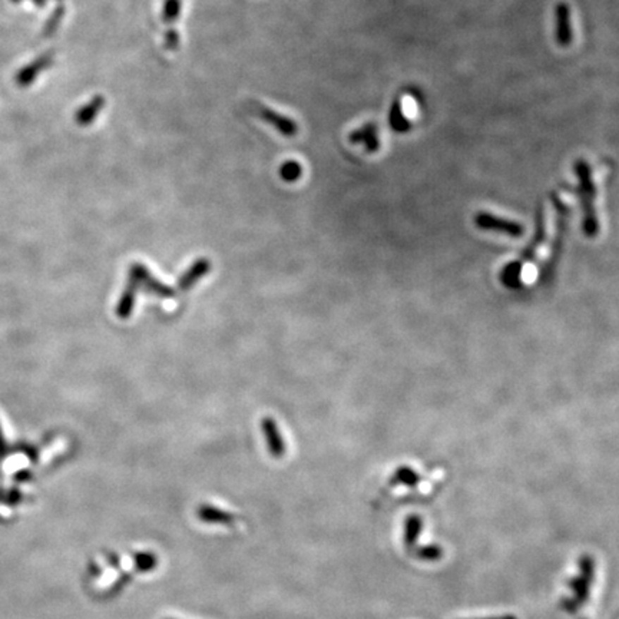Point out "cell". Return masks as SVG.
<instances>
[{
  "label": "cell",
  "mask_w": 619,
  "mask_h": 619,
  "mask_svg": "<svg viewBox=\"0 0 619 619\" xmlns=\"http://www.w3.org/2000/svg\"><path fill=\"white\" fill-rule=\"evenodd\" d=\"M575 171H577V176H578V181H580L578 194H580L581 205H582V211H584L582 228H584V233L589 238H594L599 234V218H598V212H596V207H595L596 185L594 183L592 169L588 165V162H585L584 159H580L577 164H575Z\"/></svg>",
  "instance_id": "cell-1"
},
{
  "label": "cell",
  "mask_w": 619,
  "mask_h": 619,
  "mask_svg": "<svg viewBox=\"0 0 619 619\" xmlns=\"http://www.w3.org/2000/svg\"><path fill=\"white\" fill-rule=\"evenodd\" d=\"M595 580V560L585 555L580 560V573L568 584L570 594L560 602V606L568 613L577 612L587 601Z\"/></svg>",
  "instance_id": "cell-2"
},
{
  "label": "cell",
  "mask_w": 619,
  "mask_h": 619,
  "mask_svg": "<svg viewBox=\"0 0 619 619\" xmlns=\"http://www.w3.org/2000/svg\"><path fill=\"white\" fill-rule=\"evenodd\" d=\"M474 224L483 231H492L496 234H502L510 238L520 237L525 233V228L517 221L510 218H503L495 215L492 212H479L474 216Z\"/></svg>",
  "instance_id": "cell-3"
},
{
  "label": "cell",
  "mask_w": 619,
  "mask_h": 619,
  "mask_svg": "<svg viewBox=\"0 0 619 619\" xmlns=\"http://www.w3.org/2000/svg\"><path fill=\"white\" fill-rule=\"evenodd\" d=\"M129 276L137 281L140 290H144L145 293H149L152 295H157V297L165 298V300L175 297V290L172 287L164 284L162 281H159L141 262H135L134 265H132Z\"/></svg>",
  "instance_id": "cell-4"
},
{
  "label": "cell",
  "mask_w": 619,
  "mask_h": 619,
  "mask_svg": "<svg viewBox=\"0 0 619 619\" xmlns=\"http://www.w3.org/2000/svg\"><path fill=\"white\" fill-rule=\"evenodd\" d=\"M261 430L267 441L269 452L273 458H283L286 455V443L283 434L277 426V422L271 417H264L261 420Z\"/></svg>",
  "instance_id": "cell-5"
},
{
  "label": "cell",
  "mask_w": 619,
  "mask_h": 619,
  "mask_svg": "<svg viewBox=\"0 0 619 619\" xmlns=\"http://www.w3.org/2000/svg\"><path fill=\"white\" fill-rule=\"evenodd\" d=\"M555 37L558 45L568 48L572 43V25H570V9L565 4H559L555 9Z\"/></svg>",
  "instance_id": "cell-6"
},
{
  "label": "cell",
  "mask_w": 619,
  "mask_h": 619,
  "mask_svg": "<svg viewBox=\"0 0 619 619\" xmlns=\"http://www.w3.org/2000/svg\"><path fill=\"white\" fill-rule=\"evenodd\" d=\"M211 271V261L208 258H198L191 264V267L181 274L176 287L181 291L191 290L202 277Z\"/></svg>",
  "instance_id": "cell-7"
},
{
  "label": "cell",
  "mask_w": 619,
  "mask_h": 619,
  "mask_svg": "<svg viewBox=\"0 0 619 619\" xmlns=\"http://www.w3.org/2000/svg\"><path fill=\"white\" fill-rule=\"evenodd\" d=\"M198 519L208 525H223V526H233L237 522V516L228 510H224L221 508L212 506V505H202L197 510Z\"/></svg>",
  "instance_id": "cell-8"
},
{
  "label": "cell",
  "mask_w": 619,
  "mask_h": 619,
  "mask_svg": "<svg viewBox=\"0 0 619 619\" xmlns=\"http://www.w3.org/2000/svg\"><path fill=\"white\" fill-rule=\"evenodd\" d=\"M138 291H140V287H138L137 281L129 276L128 286H126V288L119 300L118 308H116V314L121 319H128L132 314V312H134V305H135Z\"/></svg>",
  "instance_id": "cell-9"
},
{
  "label": "cell",
  "mask_w": 619,
  "mask_h": 619,
  "mask_svg": "<svg viewBox=\"0 0 619 619\" xmlns=\"http://www.w3.org/2000/svg\"><path fill=\"white\" fill-rule=\"evenodd\" d=\"M423 527V520L419 515H412L407 520H406V527H405V545L407 549H412L419 539V535L422 532Z\"/></svg>",
  "instance_id": "cell-10"
},
{
  "label": "cell",
  "mask_w": 619,
  "mask_h": 619,
  "mask_svg": "<svg viewBox=\"0 0 619 619\" xmlns=\"http://www.w3.org/2000/svg\"><path fill=\"white\" fill-rule=\"evenodd\" d=\"M420 480V476L416 470L410 469V467H399L393 477H391V484H405V486H415L417 484V482Z\"/></svg>",
  "instance_id": "cell-11"
},
{
  "label": "cell",
  "mask_w": 619,
  "mask_h": 619,
  "mask_svg": "<svg viewBox=\"0 0 619 619\" xmlns=\"http://www.w3.org/2000/svg\"><path fill=\"white\" fill-rule=\"evenodd\" d=\"M135 566L141 572H151L158 566V558L152 552H141L135 555Z\"/></svg>",
  "instance_id": "cell-12"
},
{
  "label": "cell",
  "mask_w": 619,
  "mask_h": 619,
  "mask_svg": "<svg viewBox=\"0 0 619 619\" xmlns=\"http://www.w3.org/2000/svg\"><path fill=\"white\" fill-rule=\"evenodd\" d=\"M301 172H302L301 165L297 164V162H294V161L286 162V164L281 166V169H280L281 178H283L284 181H287V183H294V181L300 180Z\"/></svg>",
  "instance_id": "cell-13"
},
{
  "label": "cell",
  "mask_w": 619,
  "mask_h": 619,
  "mask_svg": "<svg viewBox=\"0 0 619 619\" xmlns=\"http://www.w3.org/2000/svg\"><path fill=\"white\" fill-rule=\"evenodd\" d=\"M441 556H443V549L436 545L416 551V558L422 560H439Z\"/></svg>",
  "instance_id": "cell-14"
},
{
  "label": "cell",
  "mask_w": 619,
  "mask_h": 619,
  "mask_svg": "<svg viewBox=\"0 0 619 619\" xmlns=\"http://www.w3.org/2000/svg\"><path fill=\"white\" fill-rule=\"evenodd\" d=\"M480 619H517L515 615H499V616H489V618H480Z\"/></svg>",
  "instance_id": "cell-15"
}]
</instances>
